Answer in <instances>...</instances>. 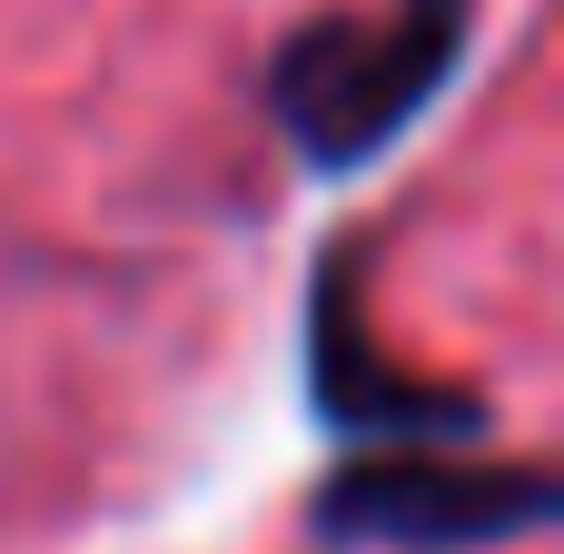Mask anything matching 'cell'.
I'll use <instances>...</instances> for the list:
<instances>
[{
  "instance_id": "obj_1",
  "label": "cell",
  "mask_w": 564,
  "mask_h": 554,
  "mask_svg": "<svg viewBox=\"0 0 564 554\" xmlns=\"http://www.w3.org/2000/svg\"><path fill=\"white\" fill-rule=\"evenodd\" d=\"M486 0H377V10H307L258 59V109L297 149L307 178L377 169L476 59Z\"/></svg>"
},
{
  "instance_id": "obj_2",
  "label": "cell",
  "mask_w": 564,
  "mask_h": 554,
  "mask_svg": "<svg viewBox=\"0 0 564 554\" xmlns=\"http://www.w3.org/2000/svg\"><path fill=\"white\" fill-rule=\"evenodd\" d=\"M555 466H535V456L476 466V456H436V446L347 456L307 496V535L327 554H506L555 535Z\"/></svg>"
},
{
  "instance_id": "obj_3",
  "label": "cell",
  "mask_w": 564,
  "mask_h": 554,
  "mask_svg": "<svg viewBox=\"0 0 564 554\" xmlns=\"http://www.w3.org/2000/svg\"><path fill=\"white\" fill-rule=\"evenodd\" d=\"M367 238H337L317 268H307V406L327 436H347L357 456H387V446H476L496 436V397L486 387H446V377H416L377 347L367 327Z\"/></svg>"
}]
</instances>
